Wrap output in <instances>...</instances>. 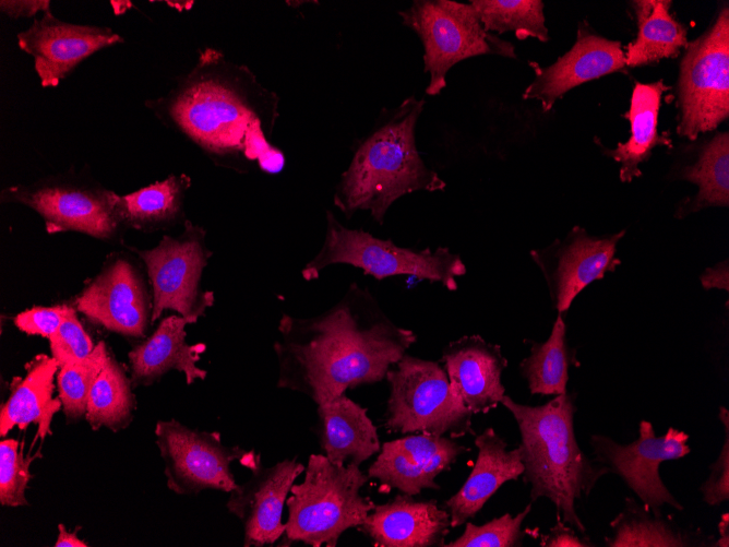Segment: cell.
<instances>
[{"instance_id":"cell-1","label":"cell","mask_w":729,"mask_h":547,"mask_svg":"<svg viewBox=\"0 0 729 547\" xmlns=\"http://www.w3.org/2000/svg\"><path fill=\"white\" fill-rule=\"evenodd\" d=\"M277 331L279 338L273 344L277 388L304 394L316 405L349 389L382 381L417 340L356 282L318 316L284 313Z\"/></svg>"},{"instance_id":"cell-2","label":"cell","mask_w":729,"mask_h":547,"mask_svg":"<svg viewBox=\"0 0 729 547\" xmlns=\"http://www.w3.org/2000/svg\"><path fill=\"white\" fill-rule=\"evenodd\" d=\"M145 106L218 165L271 175L285 167V154L272 143L279 96L218 49L200 50L194 67Z\"/></svg>"},{"instance_id":"cell-3","label":"cell","mask_w":729,"mask_h":547,"mask_svg":"<svg viewBox=\"0 0 729 547\" xmlns=\"http://www.w3.org/2000/svg\"><path fill=\"white\" fill-rule=\"evenodd\" d=\"M426 100L414 95L396 108L383 109L372 130L357 140L348 167L333 194L334 205L349 219L369 211L380 225L399 198L416 191H443L446 182L429 168L416 145V126Z\"/></svg>"},{"instance_id":"cell-4","label":"cell","mask_w":729,"mask_h":547,"mask_svg":"<svg viewBox=\"0 0 729 547\" xmlns=\"http://www.w3.org/2000/svg\"><path fill=\"white\" fill-rule=\"evenodd\" d=\"M501 404L519 429L522 475L530 486L531 501L548 498L565 524L585 533L575 502L588 497L610 472L578 447L574 431L575 394L565 392L538 406L518 404L504 394Z\"/></svg>"},{"instance_id":"cell-5","label":"cell","mask_w":729,"mask_h":547,"mask_svg":"<svg viewBox=\"0 0 729 547\" xmlns=\"http://www.w3.org/2000/svg\"><path fill=\"white\" fill-rule=\"evenodd\" d=\"M303 479L294 484L282 546L300 542L312 547H335L342 534L359 527L375 507L360 494L369 477L358 465H337L324 454H311Z\"/></svg>"},{"instance_id":"cell-6","label":"cell","mask_w":729,"mask_h":547,"mask_svg":"<svg viewBox=\"0 0 729 547\" xmlns=\"http://www.w3.org/2000/svg\"><path fill=\"white\" fill-rule=\"evenodd\" d=\"M335 264L352 265L379 281L399 275L413 276L418 281L440 283L451 292L458 288L456 277L467 271L461 255L446 247L435 250L399 247L392 239L345 227L333 212L326 211L324 242L302 267L301 276L307 282L314 281L325 267Z\"/></svg>"},{"instance_id":"cell-7","label":"cell","mask_w":729,"mask_h":547,"mask_svg":"<svg viewBox=\"0 0 729 547\" xmlns=\"http://www.w3.org/2000/svg\"><path fill=\"white\" fill-rule=\"evenodd\" d=\"M397 14L422 44L429 96L445 88L447 72L459 61L481 55L516 58L514 45L487 32L470 2L415 0Z\"/></svg>"},{"instance_id":"cell-8","label":"cell","mask_w":729,"mask_h":547,"mask_svg":"<svg viewBox=\"0 0 729 547\" xmlns=\"http://www.w3.org/2000/svg\"><path fill=\"white\" fill-rule=\"evenodd\" d=\"M390 395L385 427L401 433L452 438L474 435L473 414L452 391L438 362L405 354L386 372Z\"/></svg>"},{"instance_id":"cell-9","label":"cell","mask_w":729,"mask_h":547,"mask_svg":"<svg viewBox=\"0 0 729 547\" xmlns=\"http://www.w3.org/2000/svg\"><path fill=\"white\" fill-rule=\"evenodd\" d=\"M677 132L690 140L729 116V10H720L702 36L685 45L678 83Z\"/></svg>"},{"instance_id":"cell-10","label":"cell","mask_w":729,"mask_h":547,"mask_svg":"<svg viewBox=\"0 0 729 547\" xmlns=\"http://www.w3.org/2000/svg\"><path fill=\"white\" fill-rule=\"evenodd\" d=\"M154 433L164 462L167 487L181 496L213 489L232 491L238 484L230 469L234 461L253 469L261 456L222 442L218 431L192 429L176 419L158 420Z\"/></svg>"},{"instance_id":"cell-11","label":"cell","mask_w":729,"mask_h":547,"mask_svg":"<svg viewBox=\"0 0 729 547\" xmlns=\"http://www.w3.org/2000/svg\"><path fill=\"white\" fill-rule=\"evenodd\" d=\"M205 237L204 228L186 221L179 236L165 235L150 250L134 249L146 264L153 288L152 323L165 310L195 323L214 305V294L201 288L202 273L212 255Z\"/></svg>"},{"instance_id":"cell-12","label":"cell","mask_w":729,"mask_h":547,"mask_svg":"<svg viewBox=\"0 0 729 547\" xmlns=\"http://www.w3.org/2000/svg\"><path fill=\"white\" fill-rule=\"evenodd\" d=\"M638 431V438L629 444L618 443L603 435H593L590 444L595 461L618 475L654 514H661L660 508L665 504L682 511L683 506L664 484L659 467L662 462L679 460L690 453V436L669 427L664 436L657 437L647 420H641Z\"/></svg>"},{"instance_id":"cell-13","label":"cell","mask_w":729,"mask_h":547,"mask_svg":"<svg viewBox=\"0 0 729 547\" xmlns=\"http://www.w3.org/2000/svg\"><path fill=\"white\" fill-rule=\"evenodd\" d=\"M118 194L99 186L56 178L2 190V202L36 211L48 233L79 231L97 239L113 238L121 224L116 214Z\"/></svg>"},{"instance_id":"cell-14","label":"cell","mask_w":729,"mask_h":547,"mask_svg":"<svg viewBox=\"0 0 729 547\" xmlns=\"http://www.w3.org/2000/svg\"><path fill=\"white\" fill-rule=\"evenodd\" d=\"M625 230L605 236H589L574 227L562 240L543 249L530 251L546 280L551 302L558 313H566L575 297L590 283L613 272L621 261L616 257L617 245Z\"/></svg>"},{"instance_id":"cell-15","label":"cell","mask_w":729,"mask_h":547,"mask_svg":"<svg viewBox=\"0 0 729 547\" xmlns=\"http://www.w3.org/2000/svg\"><path fill=\"white\" fill-rule=\"evenodd\" d=\"M17 45L34 59L43 87H56L82 61L123 38L110 27L73 24L57 19L51 10L17 33Z\"/></svg>"},{"instance_id":"cell-16","label":"cell","mask_w":729,"mask_h":547,"mask_svg":"<svg viewBox=\"0 0 729 547\" xmlns=\"http://www.w3.org/2000/svg\"><path fill=\"white\" fill-rule=\"evenodd\" d=\"M304 468L297 457L268 467L260 463L246 483L229 492L226 507L242 524L244 547L273 545L284 536L286 500Z\"/></svg>"},{"instance_id":"cell-17","label":"cell","mask_w":729,"mask_h":547,"mask_svg":"<svg viewBox=\"0 0 729 547\" xmlns=\"http://www.w3.org/2000/svg\"><path fill=\"white\" fill-rule=\"evenodd\" d=\"M75 309L109 331L144 337L153 301L133 265L116 258L76 297Z\"/></svg>"},{"instance_id":"cell-18","label":"cell","mask_w":729,"mask_h":547,"mask_svg":"<svg viewBox=\"0 0 729 547\" xmlns=\"http://www.w3.org/2000/svg\"><path fill=\"white\" fill-rule=\"evenodd\" d=\"M467 450L445 437L411 435L384 442L367 475L382 487L415 496L426 488L438 489L435 477Z\"/></svg>"},{"instance_id":"cell-19","label":"cell","mask_w":729,"mask_h":547,"mask_svg":"<svg viewBox=\"0 0 729 547\" xmlns=\"http://www.w3.org/2000/svg\"><path fill=\"white\" fill-rule=\"evenodd\" d=\"M535 78L523 93L524 99L540 102L550 111L555 102L573 87L622 70L625 56L620 41L609 40L579 27L572 48L548 67L529 62Z\"/></svg>"},{"instance_id":"cell-20","label":"cell","mask_w":729,"mask_h":547,"mask_svg":"<svg viewBox=\"0 0 729 547\" xmlns=\"http://www.w3.org/2000/svg\"><path fill=\"white\" fill-rule=\"evenodd\" d=\"M442 361L453 393L473 415L487 414L501 403L507 360L500 345L478 334L464 335L443 349Z\"/></svg>"},{"instance_id":"cell-21","label":"cell","mask_w":729,"mask_h":547,"mask_svg":"<svg viewBox=\"0 0 729 547\" xmlns=\"http://www.w3.org/2000/svg\"><path fill=\"white\" fill-rule=\"evenodd\" d=\"M450 526L449 512L434 500L420 501L398 494L375 506L359 528L374 546L430 547L444 545Z\"/></svg>"},{"instance_id":"cell-22","label":"cell","mask_w":729,"mask_h":547,"mask_svg":"<svg viewBox=\"0 0 729 547\" xmlns=\"http://www.w3.org/2000/svg\"><path fill=\"white\" fill-rule=\"evenodd\" d=\"M475 445L478 454L469 476L445 501L452 527L473 519L503 484L516 480L524 472L519 447L507 450L506 442L492 428L477 436Z\"/></svg>"},{"instance_id":"cell-23","label":"cell","mask_w":729,"mask_h":547,"mask_svg":"<svg viewBox=\"0 0 729 547\" xmlns=\"http://www.w3.org/2000/svg\"><path fill=\"white\" fill-rule=\"evenodd\" d=\"M187 324L191 322L179 314L168 316L146 341L129 352L134 387L150 385L170 370L182 372L187 384L206 378L207 371L198 366L206 346L186 342Z\"/></svg>"},{"instance_id":"cell-24","label":"cell","mask_w":729,"mask_h":547,"mask_svg":"<svg viewBox=\"0 0 729 547\" xmlns=\"http://www.w3.org/2000/svg\"><path fill=\"white\" fill-rule=\"evenodd\" d=\"M58 370L59 365L51 356L38 354L25 365L23 377L13 378L10 396L0 407L1 437L15 426L23 431L31 424L37 426L34 440L43 441L51 435L52 418L62 408L60 399L53 396Z\"/></svg>"},{"instance_id":"cell-25","label":"cell","mask_w":729,"mask_h":547,"mask_svg":"<svg viewBox=\"0 0 729 547\" xmlns=\"http://www.w3.org/2000/svg\"><path fill=\"white\" fill-rule=\"evenodd\" d=\"M316 413L320 444L332 463L359 466L379 453L380 439L367 408L346 393L318 405Z\"/></svg>"},{"instance_id":"cell-26","label":"cell","mask_w":729,"mask_h":547,"mask_svg":"<svg viewBox=\"0 0 729 547\" xmlns=\"http://www.w3.org/2000/svg\"><path fill=\"white\" fill-rule=\"evenodd\" d=\"M669 87L662 80L653 83L636 82L631 106L625 117L631 123V135L625 143H618L607 155L621 164L620 180L630 182L642 176L638 165L646 160L657 145H671V140L657 131L661 97Z\"/></svg>"},{"instance_id":"cell-27","label":"cell","mask_w":729,"mask_h":547,"mask_svg":"<svg viewBox=\"0 0 729 547\" xmlns=\"http://www.w3.org/2000/svg\"><path fill=\"white\" fill-rule=\"evenodd\" d=\"M190 187L188 175H170L132 193L118 195L117 217L121 225L143 231L172 226L184 217V198Z\"/></svg>"},{"instance_id":"cell-28","label":"cell","mask_w":729,"mask_h":547,"mask_svg":"<svg viewBox=\"0 0 729 547\" xmlns=\"http://www.w3.org/2000/svg\"><path fill=\"white\" fill-rule=\"evenodd\" d=\"M638 33L626 48L625 66L638 67L676 57L685 47L686 28L670 13L671 1L633 2Z\"/></svg>"},{"instance_id":"cell-29","label":"cell","mask_w":729,"mask_h":547,"mask_svg":"<svg viewBox=\"0 0 729 547\" xmlns=\"http://www.w3.org/2000/svg\"><path fill=\"white\" fill-rule=\"evenodd\" d=\"M624 509L610 526L612 536L606 537L609 547H681L707 546L695 538V533L679 528L662 514H654L632 498L624 500Z\"/></svg>"},{"instance_id":"cell-30","label":"cell","mask_w":729,"mask_h":547,"mask_svg":"<svg viewBox=\"0 0 729 547\" xmlns=\"http://www.w3.org/2000/svg\"><path fill=\"white\" fill-rule=\"evenodd\" d=\"M575 361V350L567 346L563 313H558L548 340L531 342L530 354L519 369L531 394L560 395L566 392L569 367Z\"/></svg>"},{"instance_id":"cell-31","label":"cell","mask_w":729,"mask_h":547,"mask_svg":"<svg viewBox=\"0 0 729 547\" xmlns=\"http://www.w3.org/2000/svg\"><path fill=\"white\" fill-rule=\"evenodd\" d=\"M122 366L109 355L88 395L85 420L93 430L126 429L133 419L134 395Z\"/></svg>"},{"instance_id":"cell-32","label":"cell","mask_w":729,"mask_h":547,"mask_svg":"<svg viewBox=\"0 0 729 547\" xmlns=\"http://www.w3.org/2000/svg\"><path fill=\"white\" fill-rule=\"evenodd\" d=\"M681 178L698 187L696 197L683 204L678 216L708 206L729 204V135L717 133L701 151L697 160L685 167Z\"/></svg>"},{"instance_id":"cell-33","label":"cell","mask_w":729,"mask_h":547,"mask_svg":"<svg viewBox=\"0 0 729 547\" xmlns=\"http://www.w3.org/2000/svg\"><path fill=\"white\" fill-rule=\"evenodd\" d=\"M477 15L489 33L514 32L524 40L528 37L546 43L550 39L545 24L541 0H470Z\"/></svg>"},{"instance_id":"cell-34","label":"cell","mask_w":729,"mask_h":547,"mask_svg":"<svg viewBox=\"0 0 729 547\" xmlns=\"http://www.w3.org/2000/svg\"><path fill=\"white\" fill-rule=\"evenodd\" d=\"M109 355L105 342L101 341L86 358L59 368L57 373L59 399L69 421L85 417L91 389Z\"/></svg>"},{"instance_id":"cell-35","label":"cell","mask_w":729,"mask_h":547,"mask_svg":"<svg viewBox=\"0 0 729 547\" xmlns=\"http://www.w3.org/2000/svg\"><path fill=\"white\" fill-rule=\"evenodd\" d=\"M531 511V503L523 511L512 516L505 513L500 518L475 525L466 523L464 533L453 542L444 544L447 547H515L522 546L524 533L522 524Z\"/></svg>"},{"instance_id":"cell-36","label":"cell","mask_w":729,"mask_h":547,"mask_svg":"<svg viewBox=\"0 0 729 547\" xmlns=\"http://www.w3.org/2000/svg\"><path fill=\"white\" fill-rule=\"evenodd\" d=\"M37 456H25L20 442L13 438L0 441V503L5 507L27 506L26 488L32 475L29 464Z\"/></svg>"},{"instance_id":"cell-37","label":"cell","mask_w":729,"mask_h":547,"mask_svg":"<svg viewBox=\"0 0 729 547\" xmlns=\"http://www.w3.org/2000/svg\"><path fill=\"white\" fill-rule=\"evenodd\" d=\"M48 340L51 357L57 361L59 368L86 358L96 346L77 319L75 308L70 310L58 330Z\"/></svg>"},{"instance_id":"cell-38","label":"cell","mask_w":729,"mask_h":547,"mask_svg":"<svg viewBox=\"0 0 729 547\" xmlns=\"http://www.w3.org/2000/svg\"><path fill=\"white\" fill-rule=\"evenodd\" d=\"M719 419L725 427L724 445L717 460L709 466L710 474L702 484L700 490L705 503L712 507L719 506L729 499V412L719 407Z\"/></svg>"},{"instance_id":"cell-39","label":"cell","mask_w":729,"mask_h":547,"mask_svg":"<svg viewBox=\"0 0 729 547\" xmlns=\"http://www.w3.org/2000/svg\"><path fill=\"white\" fill-rule=\"evenodd\" d=\"M72 308L67 305L34 307L20 312L14 318V324L20 331L28 335L49 338L55 334Z\"/></svg>"},{"instance_id":"cell-40","label":"cell","mask_w":729,"mask_h":547,"mask_svg":"<svg viewBox=\"0 0 729 547\" xmlns=\"http://www.w3.org/2000/svg\"><path fill=\"white\" fill-rule=\"evenodd\" d=\"M576 530L566 526L560 515H557V524L548 535L541 537L540 546L546 547H589L595 546L589 538H581Z\"/></svg>"},{"instance_id":"cell-41","label":"cell","mask_w":729,"mask_h":547,"mask_svg":"<svg viewBox=\"0 0 729 547\" xmlns=\"http://www.w3.org/2000/svg\"><path fill=\"white\" fill-rule=\"evenodd\" d=\"M0 10L2 13L11 19L32 17L38 12H47L50 10V1L48 0H1Z\"/></svg>"},{"instance_id":"cell-42","label":"cell","mask_w":729,"mask_h":547,"mask_svg":"<svg viewBox=\"0 0 729 547\" xmlns=\"http://www.w3.org/2000/svg\"><path fill=\"white\" fill-rule=\"evenodd\" d=\"M705 289L719 288L728 292V261L708 267L701 276Z\"/></svg>"},{"instance_id":"cell-43","label":"cell","mask_w":729,"mask_h":547,"mask_svg":"<svg viewBox=\"0 0 729 547\" xmlns=\"http://www.w3.org/2000/svg\"><path fill=\"white\" fill-rule=\"evenodd\" d=\"M80 526L72 533L67 531L63 524L58 525V536L55 543V547H87V543L77 537V532Z\"/></svg>"},{"instance_id":"cell-44","label":"cell","mask_w":729,"mask_h":547,"mask_svg":"<svg viewBox=\"0 0 729 547\" xmlns=\"http://www.w3.org/2000/svg\"><path fill=\"white\" fill-rule=\"evenodd\" d=\"M719 538L714 542L713 546L728 547L729 546V514L724 513L718 524Z\"/></svg>"}]
</instances>
